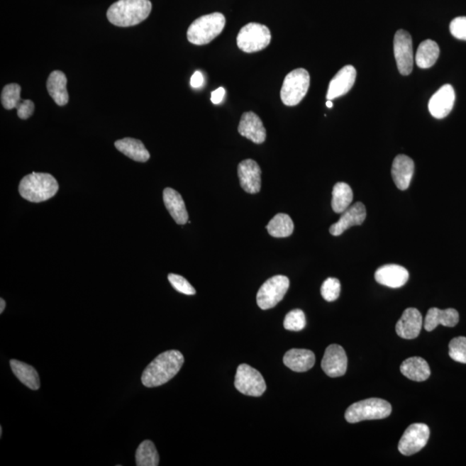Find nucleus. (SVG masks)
Instances as JSON below:
<instances>
[{"instance_id": "nucleus-31", "label": "nucleus", "mask_w": 466, "mask_h": 466, "mask_svg": "<svg viewBox=\"0 0 466 466\" xmlns=\"http://www.w3.org/2000/svg\"><path fill=\"white\" fill-rule=\"evenodd\" d=\"M136 465L138 466H157L159 455L152 441H143L136 452Z\"/></svg>"}, {"instance_id": "nucleus-27", "label": "nucleus", "mask_w": 466, "mask_h": 466, "mask_svg": "<svg viewBox=\"0 0 466 466\" xmlns=\"http://www.w3.org/2000/svg\"><path fill=\"white\" fill-rule=\"evenodd\" d=\"M10 365L14 375L18 377V379L22 384L31 389H39L40 378L37 370H35L33 366L16 360H11L10 361Z\"/></svg>"}, {"instance_id": "nucleus-35", "label": "nucleus", "mask_w": 466, "mask_h": 466, "mask_svg": "<svg viewBox=\"0 0 466 466\" xmlns=\"http://www.w3.org/2000/svg\"><path fill=\"white\" fill-rule=\"evenodd\" d=\"M340 282L337 278L330 277L321 286V296L326 301H334L340 296Z\"/></svg>"}, {"instance_id": "nucleus-26", "label": "nucleus", "mask_w": 466, "mask_h": 466, "mask_svg": "<svg viewBox=\"0 0 466 466\" xmlns=\"http://www.w3.org/2000/svg\"><path fill=\"white\" fill-rule=\"evenodd\" d=\"M115 147L126 157L136 162H145L150 157L145 145L138 139L131 138L121 139L115 142Z\"/></svg>"}, {"instance_id": "nucleus-16", "label": "nucleus", "mask_w": 466, "mask_h": 466, "mask_svg": "<svg viewBox=\"0 0 466 466\" xmlns=\"http://www.w3.org/2000/svg\"><path fill=\"white\" fill-rule=\"evenodd\" d=\"M238 131L241 136L257 145L265 141L267 134L264 123L253 111H248L242 115Z\"/></svg>"}, {"instance_id": "nucleus-5", "label": "nucleus", "mask_w": 466, "mask_h": 466, "mask_svg": "<svg viewBox=\"0 0 466 466\" xmlns=\"http://www.w3.org/2000/svg\"><path fill=\"white\" fill-rule=\"evenodd\" d=\"M392 412V405L387 401L370 398L350 405L345 417L349 423H357L362 421L385 419Z\"/></svg>"}, {"instance_id": "nucleus-9", "label": "nucleus", "mask_w": 466, "mask_h": 466, "mask_svg": "<svg viewBox=\"0 0 466 466\" xmlns=\"http://www.w3.org/2000/svg\"><path fill=\"white\" fill-rule=\"evenodd\" d=\"M234 385L244 395L255 397L261 396L267 388L262 374L246 364L238 366Z\"/></svg>"}, {"instance_id": "nucleus-42", "label": "nucleus", "mask_w": 466, "mask_h": 466, "mask_svg": "<svg viewBox=\"0 0 466 466\" xmlns=\"http://www.w3.org/2000/svg\"><path fill=\"white\" fill-rule=\"evenodd\" d=\"M326 106H328V109H332V107H333V102H332V101H326Z\"/></svg>"}, {"instance_id": "nucleus-19", "label": "nucleus", "mask_w": 466, "mask_h": 466, "mask_svg": "<svg viewBox=\"0 0 466 466\" xmlns=\"http://www.w3.org/2000/svg\"><path fill=\"white\" fill-rule=\"evenodd\" d=\"M409 274L407 270L401 265H386L380 267L375 273L378 284L398 289L407 284Z\"/></svg>"}, {"instance_id": "nucleus-3", "label": "nucleus", "mask_w": 466, "mask_h": 466, "mask_svg": "<svg viewBox=\"0 0 466 466\" xmlns=\"http://www.w3.org/2000/svg\"><path fill=\"white\" fill-rule=\"evenodd\" d=\"M58 189V182L53 175L35 172L23 177L18 188L23 199L35 203L50 200L57 194Z\"/></svg>"}, {"instance_id": "nucleus-4", "label": "nucleus", "mask_w": 466, "mask_h": 466, "mask_svg": "<svg viewBox=\"0 0 466 466\" xmlns=\"http://www.w3.org/2000/svg\"><path fill=\"white\" fill-rule=\"evenodd\" d=\"M226 26L225 16L214 13L194 20L189 28L187 37L195 45H205L222 33Z\"/></svg>"}, {"instance_id": "nucleus-1", "label": "nucleus", "mask_w": 466, "mask_h": 466, "mask_svg": "<svg viewBox=\"0 0 466 466\" xmlns=\"http://www.w3.org/2000/svg\"><path fill=\"white\" fill-rule=\"evenodd\" d=\"M184 357L179 350H171L162 353L147 366L141 377L145 387H159L166 384L180 372Z\"/></svg>"}, {"instance_id": "nucleus-33", "label": "nucleus", "mask_w": 466, "mask_h": 466, "mask_svg": "<svg viewBox=\"0 0 466 466\" xmlns=\"http://www.w3.org/2000/svg\"><path fill=\"white\" fill-rule=\"evenodd\" d=\"M306 324V316L304 311L301 309H294L287 314L284 326L286 330L299 332L304 329Z\"/></svg>"}, {"instance_id": "nucleus-7", "label": "nucleus", "mask_w": 466, "mask_h": 466, "mask_svg": "<svg viewBox=\"0 0 466 466\" xmlns=\"http://www.w3.org/2000/svg\"><path fill=\"white\" fill-rule=\"evenodd\" d=\"M272 41L268 27L257 23H250L242 28L237 37L238 47L245 53H254L266 49Z\"/></svg>"}, {"instance_id": "nucleus-15", "label": "nucleus", "mask_w": 466, "mask_h": 466, "mask_svg": "<svg viewBox=\"0 0 466 466\" xmlns=\"http://www.w3.org/2000/svg\"><path fill=\"white\" fill-rule=\"evenodd\" d=\"M238 174L242 189L249 194H257L261 190V169L257 162L246 159L238 166Z\"/></svg>"}, {"instance_id": "nucleus-28", "label": "nucleus", "mask_w": 466, "mask_h": 466, "mask_svg": "<svg viewBox=\"0 0 466 466\" xmlns=\"http://www.w3.org/2000/svg\"><path fill=\"white\" fill-rule=\"evenodd\" d=\"M440 55V48L433 40H426L418 48L416 62L421 69H429L437 62Z\"/></svg>"}, {"instance_id": "nucleus-25", "label": "nucleus", "mask_w": 466, "mask_h": 466, "mask_svg": "<svg viewBox=\"0 0 466 466\" xmlns=\"http://www.w3.org/2000/svg\"><path fill=\"white\" fill-rule=\"evenodd\" d=\"M400 370L402 375L416 382L428 380L431 375L428 362L419 357H409L402 362Z\"/></svg>"}, {"instance_id": "nucleus-23", "label": "nucleus", "mask_w": 466, "mask_h": 466, "mask_svg": "<svg viewBox=\"0 0 466 466\" xmlns=\"http://www.w3.org/2000/svg\"><path fill=\"white\" fill-rule=\"evenodd\" d=\"M163 201L167 210L178 225H185L189 221V213L184 201L177 191L170 188L165 189L163 191Z\"/></svg>"}, {"instance_id": "nucleus-21", "label": "nucleus", "mask_w": 466, "mask_h": 466, "mask_svg": "<svg viewBox=\"0 0 466 466\" xmlns=\"http://www.w3.org/2000/svg\"><path fill=\"white\" fill-rule=\"evenodd\" d=\"M284 362L293 372H306L316 364V355L312 350L292 349L285 353Z\"/></svg>"}, {"instance_id": "nucleus-37", "label": "nucleus", "mask_w": 466, "mask_h": 466, "mask_svg": "<svg viewBox=\"0 0 466 466\" xmlns=\"http://www.w3.org/2000/svg\"><path fill=\"white\" fill-rule=\"evenodd\" d=\"M450 31L454 38L466 41V17H457L450 23Z\"/></svg>"}, {"instance_id": "nucleus-40", "label": "nucleus", "mask_w": 466, "mask_h": 466, "mask_svg": "<svg viewBox=\"0 0 466 466\" xmlns=\"http://www.w3.org/2000/svg\"><path fill=\"white\" fill-rule=\"evenodd\" d=\"M204 84V77L200 71H196L192 75L190 79V85L194 87V89H199V87H202Z\"/></svg>"}, {"instance_id": "nucleus-6", "label": "nucleus", "mask_w": 466, "mask_h": 466, "mask_svg": "<svg viewBox=\"0 0 466 466\" xmlns=\"http://www.w3.org/2000/svg\"><path fill=\"white\" fill-rule=\"evenodd\" d=\"M310 75L304 69H297L287 74L281 89V99L287 106H297L309 89Z\"/></svg>"}, {"instance_id": "nucleus-39", "label": "nucleus", "mask_w": 466, "mask_h": 466, "mask_svg": "<svg viewBox=\"0 0 466 466\" xmlns=\"http://www.w3.org/2000/svg\"><path fill=\"white\" fill-rule=\"evenodd\" d=\"M225 94L226 90L224 87H218V89L212 91V94H211V101H212L214 105H218V104L222 102L223 99L225 97Z\"/></svg>"}, {"instance_id": "nucleus-32", "label": "nucleus", "mask_w": 466, "mask_h": 466, "mask_svg": "<svg viewBox=\"0 0 466 466\" xmlns=\"http://www.w3.org/2000/svg\"><path fill=\"white\" fill-rule=\"evenodd\" d=\"M21 99V87L16 83H11L4 87L1 94V103L6 110L18 109L23 103Z\"/></svg>"}, {"instance_id": "nucleus-24", "label": "nucleus", "mask_w": 466, "mask_h": 466, "mask_svg": "<svg viewBox=\"0 0 466 466\" xmlns=\"http://www.w3.org/2000/svg\"><path fill=\"white\" fill-rule=\"evenodd\" d=\"M67 79L63 72H52L47 81V89L52 99L60 106L67 105L69 102V94L67 90Z\"/></svg>"}, {"instance_id": "nucleus-12", "label": "nucleus", "mask_w": 466, "mask_h": 466, "mask_svg": "<svg viewBox=\"0 0 466 466\" xmlns=\"http://www.w3.org/2000/svg\"><path fill=\"white\" fill-rule=\"evenodd\" d=\"M348 356L342 346L331 345L326 348L321 361V368L330 377L344 376L348 370Z\"/></svg>"}, {"instance_id": "nucleus-34", "label": "nucleus", "mask_w": 466, "mask_h": 466, "mask_svg": "<svg viewBox=\"0 0 466 466\" xmlns=\"http://www.w3.org/2000/svg\"><path fill=\"white\" fill-rule=\"evenodd\" d=\"M449 356L456 362L466 364V338H454L449 344Z\"/></svg>"}, {"instance_id": "nucleus-10", "label": "nucleus", "mask_w": 466, "mask_h": 466, "mask_svg": "<svg viewBox=\"0 0 466 466\" xmlns=\"http://www.w3.org/2000/svg\"><path fill=\"white\" fill-rule=\"evenodd\" d=\"M430 430L427 425L414 423L406 429L398 445V450L404 456H411L420 452L428 444Z\"/></svg>"}, {"instance_id": "nucleus-36", "label": "nucleus", "mask_w": 466, "mask_h": 466, "mask_svg": "<svg viewBox=\"0 0 466 466\" xmlns=\"http://www.w3.org/2000/svg\"><path fill=\"white\" fill-rule=\"evenodd\" d=\"M168 279L170 284L177 292L187 294V296H194L196 294V290L184 277L179 276V274H170Z\"/></svg>"}, {"instance_id": "nucleus-29", "label": "nucleus", "mask_w": 466, "mask_h": 466, "mask_svg": "<svg viewBox=\"0 0 466 466\" xmlns=\"http://www.w3.org/2000/svg\"><path fill=\"white\" fill-rule=\"evenodd\" d=\"M353 200L352 189L345 182H338L333 187L332 207L336 213H343Z\"/></svg>"}, {"instance_id": "nucleus-18", "label": "nucleus", "mask_w": 466, "mask_h": 466, "mask_svg": "<svg viewBox=\"0 0 466 466\" xmlns=\"http://www.w3.org/2000/svg\"><path fill=\"white\" fill-rule=\"evenodd\" d=\"M422 328V316L416 309H407L402 314L396 326L397 335L405 340H413L419 336Z\"/></svg>"}, {"instance_id": "nucleus-30", "label": "nucleus", "mask_w": 466, "mask_h": 466, "mask_svg": "<svg viewBox=\"0 0 466 466\" xmlns=\"http://www.w3.org/2000/svg\"><path fill=\"white\" fill-rule=\"evenodd\" d=\"M266 228L274 238H287L293 233L294 226L288 214L278 213L270 221Z\"/></svg>"}, {"instance_id": "nucleus-8", "label": "nucleus", "mask_w": 466, "mask_h": 466, "mask_svg": "<svg viewBox=\"0 0 466 466\" xmlns=\"http://www.w3.org/2000/svg\"><path fill=\"white\" fill-rule=\"evenodd\" d=\"M289 288V278L285 276H274L267 280L257 294V302L262 310L273 309L284 299Z\"/></svg>"}, {"instance_id": "nucleus-17", "label": "nucleus", "mask_w": 466, "mask_h": 466, "mask_svg": "<svg viewBox=\"0 0 466 466\" xmlns=\"http://www.w3.org/2000/svg\"><path fill=\"white\" fill-rule=\"evenodd\" d=\"M366 218V209L362 202H357L341 215L340 221L331 226L330 233L333 236H340L346 230L354 226H360Z\"/></svg>"}, {"instance_id": "nucleus-38", "label": "nucleus", "mask_w": 466, "mask_h": 466, "mask_svg": "<svg viewBox=\"0 0 466 466\" xmlns=\"http://www.w3.org/2000/svg\"><path fill=\"white\" fill-rule=\"evenodd\" d=\"M34 110V103L30 99H23V103L17 109L18 116L21 119L29 118L33 114Z\"/></svg>"}, {"instance_id": "nucleus-22", "label": "nucleus", "mask_w": 466, "mask_h": 466, "mask_svg": "<svg viewBox=\"0 0 466 466\" xmlns=\"http://www.w3.org/2000/svg\"><path fill=\"white\" fill-rule=\"evenodd\" d=\"M460 321V314L453 309L441 310L437 308L430 309L425 318L424 328L428 332H432L438 326L442 325L453 328Z\"/></svg>"}, {"instance_id": "nucleus-20", "label": "nucleus", "mask_w": 466, "mask_h": 466, "mask_svg": "<svg viewBox=\"0 0 466 466\" xmlns=\"http://www.w3.org/2000/svg\"><path fill=\"white\" fill-rule=\"evenodd\" d=\"M414 171V163L408 155H399L393 162L392 174L394 182L398 189L404 191L409 189Z\"/></svg>"}, {"instance_id": "nucleus-41", "label": "nucleus", "mask_w": 466, "mask_h": 466, "mask_svg": "<svg viewBox=\"0 0 466 466\" xmlns=\"http://www.w3.org/2000/svg\"><path fill=\"white\" fill-rule=\"evenodd\" d=\"M0 304H1V308H0V314L4 312V310L6 309V301H4V299H0Z\"/></svg>"}, {"instance_id": "nucleus-14", "label": "nucleus", "mask_w": 466, "mask_h": 466, "mask_svg": "<svg viewBox=\"0 0 466 466\" xmlns=\"http://www.w3.org/2000/svg\"><path fill=\"white\" fill-rule=\"evenodd\" d=\"M356 77L355 67L352 65L342 67L329 83L328 94H326L328 101H333L348 94L353 89Z\"/></svg>"}, {"instance_id": "nucleus-11", "label": "nucleus", "mask_w": 466, "mask_h": 466, "mask_svg": "<svg viewBox=\"0 0 466 466\" xmlns=\"http://www.w3.org/2000/svg\"><path fill=\"white\" fill-rule=\"evenodd\" d=\"M394 54L400 73L402 75L411 74L414 67L413 42L408 31L397 30L394 39Z\"/></svg>"}, {"instance_id": "nucleus-13", "label": "nucleus", "mask_w": 466, "mask_h": 466, "mask_svg": "<svg viewBox=\"0 0 466 466\" xmlns=\"http://www.w3.org/2000/svg\"><path fill=\"white\" fill-rule=\"evenodd\" d=\"M455 102V91L451 85H444L434 94L428 103L432 116L441 119L451 113Z\"/></svg>"}, {"instance_id": "nucleus-43", "label": "nucleus", "mask_w": 466, "mask_h": 466, "mask_svg": "<svg viewBox=\"0 0 466 466\" xmlns=\"http://www.w3.org/2000/svg\"><path fill=\"white\" fill-rule=\"evenodd\" d=\"M3 428L0 427V437H2Z\"/></svg>"}, {"instance_id": "nucleus-2", "label": "nucleus", "mask_w": 466, "mask_h": 466, "mask_svg": "<svg viewBox=\"0 0 466 466\" xmlns=\"http://www.w3.org/2000/svg\"><path fill=\"white\" fill-rule=\"evenodd\" d=\"M151 9L150 0H118L109 7L106 16L114 26L130 27L145 21Z\"/></svg>"}]
</instances>
